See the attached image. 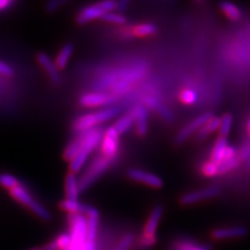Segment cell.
Masks as SVG:
<instances>
[{
    "instance_id": "23",
    "label": "cell",
    "mask_w": 250,
    "mask_h": 250,
    "mask_svg": "<svg viewBox=\"0 0 250 250\" xmlns=\"http://www.w3.org/2000/svg\"><path fill=\"white\" fill-rule=\"evenodd\" d=\"M134 123H135L134 117H132V115L130 113L127 115H124L123 117H121L120 119L117 120L116 124L114 125V128L116 129V131L118 132L119 135L125 134V132H127L132 127Z\"/></svg>"
},
{
    "instance_id": "31",
    "label": "cell",
    "mask_w": 250,
    "mask_h": 250,
    "mask_svg": "<svg viewBox=\"0 0 250 250\" xmlns=\"http://www.w3.org/2000/svg\"><path fill=\"white\" fill-rule=\"evenodd\" d=\"M181 99L184 104H186L188 105H191V104H194L197 103L198 95L195 91H193L191 89H187L182 92Z\"/></svg>"
},
{
    "instance_id": "5",
    "label": "cell",
    "mask_w": 250,
    "mask_h": 250,
    "mask_svg": "<svg viewBox=\"0 0 250 250\" xmlns=\"http://www.w3.org/2000/svg\"><path fill=\"white\" fill-rule=\"evenodd\" d=\"M11 195L18 202L22 203L23 206H25L29 209L33 210V212L39 218H41L42 220L49 221L51 219V214L49 213V210L42 205H40L38 201H36L24 187L19 185L16 188H14V189L11 190Z\"/></svg>"
},
{
    "instance_id": "24",
    "label": "cell",
    "mask_w": 250,
    "mask_h": 250,
    "mask_svg": "<svg viewBox=\"0 0 250 250\" xmlns=\"http://www.w3.org/2000/svg\"><path fill=\"white\" fill-rule=\"evenodd\" d=\"M220 10L224 15L228 16V17L232 21H239L242 17V13L239 7L230 2H221L220 3Z\"/></svg>"
},
{
    "instance_id": "3",
    "label": "cell",
    "mask_w": 250,
    "mask_h": 250,
    "mask_svg": "<svg viewBox=\"0 0 250 250\" xmlns=\"http://www.w3.org/2000/svg\"><path fill=\"white\" fill-rule=\"evenodd\" d=\"M115 160H112L107 158V156L101 153L100 155L96 156L93 162L90 164V166L83 172V176L78 181V185H80V191L83 192L92 186L94 182H96L97 179L103 175L104 172L112 165V163Z\"/></svg>"
},
{
    "instance_id": "17",
    "label": "cell",
    "mask_w": 250,
    "mask_h": 250,
    "mask_svg": "<svg viewBox=\"0 0 250 250\" xmlns=\"http://www.w3.org/2000/svg\"><path fill=\"white\" fill-rule=\"evenodd\" d=\"M143 101L146 106L150 107L152 111H154L156 114H159L165 121L172 122L174 120V116L172 114V112L158 99H155L151 96H147L144 98Z\"/></svg>"
},
{
    "instance_id": "34",
    "label": "cell",
    "mask_w": 250,
    "mask_h": 250,
    "mask_svg": "<svg viewBox=\"0 0 250 250\" xmlns=\"http://www.w3.org/2000/svg\"><path fill=\"white\" fill-rule=\"evenodd\" d=\"M134 236H132L131 233L126 234V236H124L121 241L119 242V244L117 245L115 250H129V248L131 247L132 243H134Z\"/></svg>"
},
{
    "instance_id": "40",
    "label": "cell",
    "mask_w": 250,
    "mask_h": 250,
    "mask_svg": "<svg viewBox=\"0 0 250 250\" xmlns=\"http://www.w3.org/2000/svg\"><path fill=\"white\" fill-rule=\"evenodd\" d=\"M14 4V1L12 0H0V12L5 10L6 7H10Z\"/></svg>"
},
{
    "instance_id": "41",
    "label": "cell",
    "mask_w": 250,
    "mask_h": 250,
    "mask_svg": "<svg viewBox=\"0 0 250 250\" xmlns=\"http://www.w3.org/2000/svg\"><path fill=\"white\" fill-rule=\"evenodd\" d=\"M83 250H96V243L94 241L87 240Z\"/></svg>"
},
{
    "instance_id": "37",
    "label": "cell",
    "mask_w": 250,
    "mask_h": 250,
    "mask_svg": "<svg viewBox=\"0 0 250 250\" xmlns=\"http://www.w3.org/2000/svg\"><path fill=\"white\" fill-rule=\"evenodd\" d=\"M234 156H237V149L233 146H229V145L228 148H226V150H225L223 161L232 159V158H234Z\"/></svg>"
},
{
    "instance_id": "25",
    "label": "cell",
    "mask_w": 250,
    "mask_h": 250,
    "mask_svg": "<svg viewBox=\"0 0 250 250\" xmlns=\"http://www.w3.org/2000/svg\"><path fill=\"white\" fill-rule=\"evenodd\" d=\"M232 120H233V117L230 113H226L221 117L220 125H219V129H218L219 136L222 138H228L231 129Z\"/></svg>"
},
{
    "instance_id": "44",
    "label": "cell",
    "mask_w": 250,
    "mask_h": 250,
    "mask_svg": "<svg viewBox=\"0 0 250 250\" xmlns=\"http://www.w3.org/2000/svg\"><path fill=\"white\" fill-rule=\"evenodd\" d=\"M247 128H248V132H249V135H250V121H249V123H248Z\"/></svg>"
},
{
    "instance_id": "21",
    "label": "cell",
    "mask_w": 250,
    "mask_h": 250,
    "mask_svg": "<svg viewBox=\"0 0 250 250\" xmlns=\"http://www.w3.org/2000/svg\"><path fill=\"white\" fill-rule=\"evenodd\" d=\"M219 125H220V118L219 117H213L212 119L208 120L207 124L203 126L198 132H197V137L196 139L198 141H202L207 139L209 135H212L213 132L219 129Z\"/></svg>"
},
{
    "instance_id": "28",
    "label": "cell",
    "mask_w": 250,
    "mask_h": 250,
    "mask_svg": "<svg viewBox=\"0 0 250 250\" xmlns=\"http://www.w3.org/2000/svg\"><path fill=\"white\" fill-rule=\"evenodd\" d=\"M19 181L17 177H15L13 174L10 173H0V186L5 188V189H14L17 186H19Z\"/></svg>"
},
{
    "instance_id": "45",
    "label": "cell",
    "mask_w": 250,
    "mask_h": 250,
    "mask_svg": "<svg viewBox=\"0 0 250 250\" xmlns=\"http://www.w3.org/2000/svg\"><path fill=\"white\" fill-rule=\"evenodd\" d=\"M247 165H248V167L250 168V159L248 160V162H247Z\"/></svg>"
},
{
    "instance_id": "29",
    "label": "cell",
    "mask_w": 250,
    "mask_h": 250,
    "mask_svg": "<svg viewBox=\"0 0 250 250\" xmlns=\"http://www.w3.org/2000/svg\"><path fill=\"white\" fill-rule=\"evenodd\" d=\"M156 31H158V27L152 24V23H144V24H141L136 27L135 33L140 37H148L156 34Z\"/></svg>"
},
{
    "instance_id": "19",
    "label": "cell",
    "mask_w": 250,
    "mask_h": 250,
    "mask_svg": "<svg viewBox=\"0 0 250 250\" xmlns=\"http://www.w3.org/2000/svg\"><path fill=\"white\" fill-rule=\"evenodd\" d=\"M99 223V213L96 208H94L88 215L87 219V240L95 242L97 237Z\"/></svg>"
},
{
    "instance_id": "18",
    "label": "cell",
    "mask_w": 250,
    "mask_h": 250,
    "mask_svg": "<svg viewBox=\"0 0 250 250\" xmlns=\"http://www.w3.org/2000/svg\"><path fill=\"white\" fill-rule=\"evenodd\" d=\"M66 196L67 199L70 200H77L78 195H80V185H78V179L76 177V174L70 173L66 176Z\"/></svg>"
},
{
    "instance_id": "36",
    "label": "cell",
    "mask_w": 250,
    "mask_h": 250,
    "mask_svg": "<svg viewBox=\"0 0 250 250\" xmlns=\"http://www.w3.org/2000/svg\"><path fill=\"white\" fill-rule=\"evenodd\" d=\"M0 74L12 76L14 75V69L10 65H7L6 62L0 61Z\"/></svg>"
},
{
    "instance_id": "20",
    "label": "cell",
    "mask_w": 250,
    "mask_h": 250,
    "mask_svg": "<svg viewBox=\"0 0 250 250\" xmlns=\"http://www.w3.org/2000/svg\"><path fill=\"white\" fill-rule=\"evenodd\" d=\"M228 146H229L228 139L219 137L214 145L212 155H210V162L217 164V165H219L221 162H223L224 153H225V150H226V148H228Z\"/></svg>"
},
{
    "instance_id": "16",
    "label": "cell",
    "mask_w": 250,
    "mask_h": 250,
    "mask_svg": "<svg viewBox=\"0 0 250 250\" xmlns=\"http://www.w3.org/2000/svg\"><path fill=\"white\" fill-rule=\"evenodd\" d=\"M60 207L62 209L69 212L70 214H76V215H85L88 216L92 210L94 209L93 207L84 205L78 200H70V199H64L60 203Z\"/></svg>"
},
{
    "instance_id": "30",
    "label": "cell",
    "mask_w": 250,
    "mask_h": 250,
    "mask_svg": "<svg viewBox=\"0 0 250 250\" xmlns=\"http://www.w3.org/2000/svg\"><path fill=\"white\" fill-rule=\"evenodd\" d=\"M101 19L105 22L114 23V24H124V23L126 22V19H125V17L122 14L116 13V12L106 13L105 15L103 16V18Z\"/></svg>"
},
{
    "instance_id": "39",
    "label": "cell",
    "mask_w": 250,
    "mask_h": 250,
    "mask_svg": "<svg viewBox=\"0 0 250 250\" xmlns=\"http://www.w3.org/2000/svg\"><path fill=\"white\" fill-rule=\"evenodd\" d=\"M41 248H42V250H60L57 240H53V241L49 242V243H47L46 245H44Z\"/></svg>"
},
{
    "instance_id": "9",
    "label": "cell",
    "mask_w": 250,
    "mask_h": 250,
    "mask_svg": "<svg viewBox=\"0 0 250 250\" xmlns=\"http://www.w3.org/2000/svg\"><path fill=\"white\" fill-rule=\"evenodd\" d=\"M221 190L219 187H208L205 189H200L194 192L187 193L181 197V203L184 206H192L195 203H198L200 201L210 199L216 197L217 195L220 194Z\"/></svg>"
},
{
    "instance_id": "15",
    "label": "cell",
    "mask_w": 250,
    "mask_h": 250,
    "mask_svg": "<svg viewBox=\"0 0 250 250\" xmlns=\"http://www.w3.org/2000/svg\"><path fill=\"white\" fill-rule=\"evenodd\" d=\"M248 233V230L244 226H234V228L217 229L213 231L212 237L215 240H228L243 238Z\"/></svg>"
},
{
    "instance_id": "35",
    "label": "cell",
    "mask_w": 250,
    "mask_h": 250,
    "mask_svg": "<svg viewBox=\"0 0 250 250\" xmlns=\"http://www.w3.org/2000/svg\"><path fill=\"white\" fill-rule=\"evenodd\" d=\"M66 1H62V0H56V1H50L46 4V11L48 13H54L57 12L62 5H64Z\"/></svg>"
},
{
    "instance_id": "8",
    "label": "cell",
    "mask_w": 250,
    "mask_h": 250,
    "mask_svg": "<svg viewBox=\"0 0 250 250\" xmlns=\"http://www.w3.org/2000/svg\"><path fill=\"white\" fill-rule=\"evenodd\" d=\"M214 115L212 113L207 112L198 116L197 118H195L190 123H188L185 127H183L178 131V134L174 139V143L176 145L184 144L188 139H190L194 134H196V132H198L203 126H205L207 122L212 119Z\"/></svg>"
},
{
    "instance_id": "42",
    "label": "cell",
    "mask_w": 250,
    "mask_h": 250,
    "mask_svg": "<svg viewBox=\"0 0 250 250\" xmlns=\"http://www.w3.org/2000/svg\"><path fill=\"white\" fill-rule=\"evenodd\" d=\"M128 5L127 1H120V2H117V6H116V10H118L120 12L126 10V7Z\"/></svg>"
},
{
    "instance_id": "43",
    "label": "cell",
    "mask_w": 250,
    "mask_h": 250,
    "mask_svg": "<svg viewBox=\"0 0 250 250\" xmlns=\"http://www.w3.org/2000/svg\"><path fill=\"white\" fill-rule=\"evenodd\" d=\"M29 250H42V248L41 247H34V248H31Z\"/></svg>"
},
{
    "instance_id": "12",
    "label": "cell",
    "mask_w": 250,
    "mask_h": 250,
    "mask_svg": "<svg viewBox=\"0 0 250 250\" xmlns=\"http://www.w3.org/2000/svg\"><path fill=\"white\" fill-rule=\"evenodd\" d=\"M115 97L113 95H108L104 93H89L84 94L80 99L82 105L91 107V106H100L105 105L113 103Z\"/></svg>"
},
{
    "instance_id": "1",
    "label": "cell",
    "mask_w": 250,
    "mask_h": 250,
    "mask_svg": "<svg viewBox=\"0 0 250 250\" xmlns=\"http://www.w3.org/2000/svg\"><path fill=\"white\" fill-rule=\"evenodd\" d=\"M84 141L81 150L77 152L74 158L70 161V172L76 174L80 172L87 162L89 155L95 148L100 144L104 138V132L100 128H93L87 131H83Z\"/></svg>"
},
{
    "instance_id": "22",
    "label": "cell",
    "mask_w": 250,
    "mask_h": 250,
    "mask_svg": "<svg viewBox=\"0 0 250 250\" xmlns=\"http://www.w3.org/2000/svg\"><path fill=\"white\" fill-rule=\"evenodd\" d=\"M72 53H73V45L72 44L68 43L62 47V49L57 57V60H56V62H54V64H56L58 69H64L67 66L70 58H71V56H72Z\"/></svg>"
},
{
    "instance_id": "7",
    "label": "cell",
    "mask_w": 250,
    "mask_h": 250,
    "mask_svg": "<svg viewBox=\"0 0 250 250\" xmlns=\"http://www.w3.org/2000/svg\"><path fill=\"white\" fill-rule=\"evenodd\" d=\"M163 213L164 208L162 206H156L151 210V213L149 217H148V220L145 224L143 237L141 239V245L143 247H150L156 242L155 232L163 217Z\"/></svg>"
},
{
    "instance_id": "13",
    "label": "cell",
    "mask_w": 250,
    "mask_h": 250,
    "mask_svg": "<svg viewBox=\"0 0 250 250\" xmlns=\"http://www.w3.org/2000/svg\"><path fill=\"white\" fill-rule=\"evenodd\" d=\"M136 123V129L138 135L144 137L148 131V113L147 108L143 104H138L131 112Z\"/></svg>"
},
{
    "instance_id": "4",
    "label": "cell",
    "mask_w": 250,
    "mask_h": 250,
    "mask_svg": "<svg viewBox=\"0 0 250 250\" xmlns=\"http://www.w3.org/2000/svg\"><path fill=\"white\" fill-rule=\"evenodd\" d=\"M68 221L71 237V245L69 250H83L87 242V219L83 215L70 214Z\"/></svg>"
},
{
    "instance_id": "38",
    "label": "cell",
    "mask_w": 250,
    "mask_h": 250,
    "mask_svg": "<svg viewBox=\"0 0 250 250\" xmlns=\"http://www.w3.org/2000/svg\"><path fill=\"white\" fill-rule=\"evenodd\" d=\"M238 156L240 160H249L250 159V144L246 145L243 149L241 150V152Z\"/></svg>"
},
{
    "instance_id": "26",
    "label": "cell",
    "mask_w": 250,
    "mask_h": 250,
    "mask_svg": "<svg viewBox=\"0 0 250 250\" xmlns=\"http://www.w3.org/2000/svg\"><path fill=\"white\" fill-rule=\"evenodd\" d=\"M174 250H210V247L208 245H201L194 243L191 241H178L174 245Z\"/></svg>"
},
{
    "instance_id": "2",
    "label": "cell",
    "mask_w": 250,
    "mask_h": 250,
    "mask_svg": "<svg viewBox=\"0 0 250 250\" xmlns=\"http://www.w3.org/2000/svg\"><path fill=\"white\" fill-rule=\"evenodd\" d=\"M119 112L120 109L118 107H108L95 113L85 114L75 120L73 124V128L75 131L78 132V134H80V132L93 129L95 128L97 124L113 119L114 117L119 114Z\"/></svg>"
},
{
    "instance_id": "14",
    "label": "cell",
    "mask_w": 250,
    "mask_h": 250,
    "mask_svg": "<svg viewBox=\"0 0 250 250\" xmlns=\"http://www.w3.org/2000/svg\"><path fill=\"white\" fill-rule=\"evenodd\" d=\"M37 59L39 64H40L41 67L45 70V72L49 76L51 82L56 84H60L62 83V77L59 72L58 67L54 64V62H52L51 59L47 56L46 53L43 52L39 53Z\"/></svg>"
},
{
    "instance_id": "6",
    "label": "cell",
    "mask_w": 250,
    "mask_h": 250,
    "mask_svg": "<svg viewBox=\"0 0 250 250\" xmlns=\"http://www.w3.org/2000/svg\"><path fill=\"white\" fill-rule=\"evenodd\" d=\"M117 2L116 1H104V2H99L89 5L78 14L76 17V22L78 24H85L92 20H95L98 18H103V16L105 15L106 13L113 12L116 10Z\"/></svg>"
},
{
    "instance_id": "33",
    "label": "cell",
    "mask_w": 250,
    "mask_h": 250,
    "mask_svg": "<svg viewBox=\"0 0 250 250\" xmlns=\"http://www.w3.org/2000/svg\"><path fill=\"white\" fill-rule=\"evenodd\" d=\"M202 173L208 177L218 175V165L213 162H208L202 166Z\"/></svg>"
},
{
    "instance_id": "10",
    "label": "cell",
    "mask_w": 250,
    "mask_h": 250,
    "mask_svg": "<svg viewBox=\"0 0 250 250\" xmlns=\"http://www.w3.org/2000/svg\"><path fill=\"white\" fill-rule=\"evenodd\" d=\"M127 176L131 179V181L145 184L149 187L155 188V189L162 188L164 185L163 179L159 175L151 173V172L141 170V169H136V168L129 169L127 171Z\"/></svg>"
},
{
    "instance_id": "32",
    "label": "cell",
    "mask_w": 250,
    "mask_h": 250,
    "mask_svg": "<svg viewBox=\"0 0 250 250\" xmlns=\"http://www.w3.org/2000/svg\"><path fill=\"white\" fill-rule=\"evenodd\" d=\"M56 240L58 242L60 250H69L70 245H71V237H70V233H61Z\"/></svg>"
},
{
    "instance_id": "11",
    "label": "cell",
    "mask_w": 250,
    "mask_h": 250,
    "mask_svg": "<svg viewBox=\"0 0 250 250\" xmlns=\"http://www.w3.org/2000/svg\"><path fill=\"white\" fill-rule=\"evenodd\" d=\"M119 134L116 131L114 126L109 127L103 138V154L107 158L116 160L117 152H118V144H119Z\"/></svg>"
},
{
    "instance_id": "27",
    "label": "cell",
    "mask_w": 250,
    "mask_h": 250,
    "mask_svg": "<svg viewBox=\"0 0 250 250\" xmlns=\"http://www.w3.org/2000/svg\"><path fill=\"white\" fill-rule=\"evenodd\" d=\"M240 161L241 160L239 159V156L237 155V156H234V158H232V159L225 160V161L221 162L218 165V175L224 174V173H226V172H229L230 170L238 167L239 164H240Z\"/></svg>"
}]
</instances>
